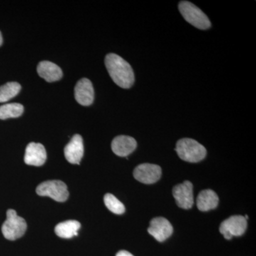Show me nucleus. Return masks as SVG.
Segmentation results:
<instances>
[{
  "instance_id": "dca6fc26",
  "label": "nucleus",
  "mask_w": 256,
  "mask_h": 256,
  "mask_svg": "<svg viewBox=\"0 0 256 256\" xmlns=\"http://www.w3.org/2000/svg\"><path fill=\"white\" fill-rule=\"evenodd\" d=\"M80 224L75 220H68L57 224L55 227V233L62 238H72L78 236Z\"/></svg>"
},
{
  "instance_id": "6ab92c4d",
  "label": "nucleus",
  "mask_w": 256,
  "mask_h": 256,
  "mask_svg": "<svg viewBox=\"0 0 256 256\" xmlns=\"http://www.w3.org/2000/svg\"><path fill=\"white\" fill-rule=\"evenodd\" d=\"M104 203L108 210L114 214H122L126 212L124 204L111 194H106L104 196Z\"/></svg>"
},
{
  "instance_id": "9d476101",
  "label": "nucleus",
  "mask_w": 256,
  "mask_h": 256,
  "mask_svg": "<svg viewBox=\"0 0 256 256\" xmlns=\"http://www.w3.org/2000/svg\"><path fill=\"white\" fill-rule=\"evenodd\" d=\"M84 153L82 138L80 134H75L64 148V156L66 159L70 164H80Z\"/></svg>"
},
{
  "instance_id": "4468645a",
  "label": "nucleus",
  "mask_w": 256,
  "mask_h": 256,
  "mask_svg": "<svg viewBox=\"0 0 256 256\" xmlns=\"http://www.w3.org/2000/svg\"><path fill=\"white\" fill-rule=\"evenodd\" d=\"M37 72L38 75L47 82H57L63 76L60 67L48 60L40 62L37 66Z\"/></svg>"
},
{
  "instance_id": "f8f14e48",
  "label": "nucleus",
  "mask_w": 256,
  "mask_h": 256,
  "mask_svg": "<svg viewBox=\"0 0 256 256\" xmlns=\"http://www.w3.org/2000/svg\"><path fill=\"white\" fill-rule=\"evenodd\" d=\"M75 98L82 106L92 105L94 100V89L89 79L82 78L77 82L75 86Z\"/></svg>"
},
{
  "instance_id": "2eb2a0df",
  "label": "nucleus",
  "mask_w": 256,
  "mask_h": 256,
  "mask_svg": "<svg viewBox=\"0 0 256 256\" xmlns=\"http://www.w3.org/2000/svg\"><path fill=\"white\" fill-rule=\"evenodd\" d=\"M218 204V195L213 190H206L200 192L196 200V205L202 212L214 210Z\"/></svg>"
},
{
  "instance_id": "f3484780",
  "label": "nucleus",
  "mask_w": 256,
  "mask_h": 256,
  "mask_svg": "<svg viewBox=\"0 0 256 256\" xmlns=\"http://www.w3.org/2000/svg\"><path fill=\"white\" fill-rule=\"evenodd\" d=\"M24 107L20 104H9L0 106V119L15 118L22 114Z\"/></svg>"
},
{
  "instance_id": "20e7f679",
  "label": "nucleus",
  "mask_w": 256,
  "mask_h": 256,
  "mask_svg": "<svg viewBox=\"0 0 256 256\" xmlns=\"http://www.w3.org/2000/svg\"><path fill=\"white\" fill-rule=\"evenodd\" d=\"M26 220L18 216L16 210H9L6 212V220L2 226V232L5 238L14 240L21 238L26 232Z\"/></svg>"
},
{
  "instance_id": "6e6552de",
  "label": "nucleus",
  "mask_w": 256,
  "mask_h": 256,
  "mask_svg": "<svg viewBox=\"0 0 256 256\" xmlns=\"http://www.w3.org/2000/svg\"><path fill=\"white\" fill-rule=\"evenodd\" d=\"M176 204L184 210H190L194 204L193 185L188 181L176 185L172 190Z\"/></svg>"
},
{
  "instance_id": "39448f33",
  "label": "nucleus",
  "mask_w": 256,
  "mask_h": 256,
  "mask_svg": "<svg viewBox=\"0 0 256 256\" xmlns=\"http://www.w3.org/2000/svg\"><path fill=\"white\" fill-rule=\"evenodd\" d=\"M36 192L40 196H48L58 202L66 201L69 196L66 184L60 180L44 182L37 186Z\"/></svg>"
},
{
  "instance_id": "9b49d317",
  "label": "nucleus",
  "mask_w": 256,
  "mask_h": 256,
  "mask_svg": "<svg viewBox=\"0 0 256 256\" xmlns=\"http://www.w3.org/2000/svg\"><path fill=\"white\" fill-rule=\"evenodd\" d=\"M24 160L26 164L42 166L46 160V152L44 146L40 143H30L26 146Z\"/></svg>"
},
{
  "instance_id": "aec40b11",
  "label": "nucleus",
  "mask_w": 256,
  "mask_h": 256,
  "mask_svg": "<svg viewBox=\"0 0 256 256\" xmlns=\"http://www.w3.org/2000/svg\"><path fill=\"white\" fill-rule=\"evenodd\" d=\"M116 256H134L130 252H127V250H120L116 254Z\"/></svg>"
},
{
  "instance_id": "7ed1b4c3",
  "label": "nucleus",
  "mask_w": 256,
  "mask_h": 256,
  "mask_svg": "<svg viewBox=\"0 0 256 256\" xmlns=\"http://www.w3.org/2000/svg\"><path fill=\"white\" fill-rule=\"evenodd\" d=\"M178 10L184 20L198 30H208L212 26L210 18L196 5L188 1H182Z\"/></svg>"
},
{
  "instance_id": "a211bd4d",
  "label": "nucleus",
  "mask_w": 256,
  "mask_h": 256,
  "mask_svg": "<svg viewBox=\"0 0 256 256\" xmlns=\"http://www.w3.org/2000/svg\"><path fill=\"white\" fill-rule=\"evenodd\" d=\"M21 85L18 82H6L0 86V102H5L13 98L21 90Z\"/></svg>"
},
{
  "instance_id": "f257e3e1",
  "label": "nucleus",
  "mask_w": 256,
  "mask_h": 256,
  "mask_svg": "<svg viewBox=\"0 0 256 256\" xmlns=\"http://www.w3.org/2000/svg\"><path fill=\"white\" fill-rule=\"evenodd\" d=\"M105 64L109 75L114 84L122 88H130L134 82L132 67L122 57L116 54H108L106 56Z\"/></svg>"
},
{
  "instance_id": "f03ea898",
  "label": "nucleus",
  "mask_w": 256,
  "mask_h": 256,
  "mask_svg": "<svg viewBox=\"0 0 256 256\" xmlns=\"http://www.w3.org/2000/svg\"><path fill=\"white\" fill-rule=\"evenodd\" d=\"M176 153L180 158L188 162L196 163L204 159L206 150L202 144L190 138H183L176 142Z\"/></svg>"
},
{
  "instance_id": "ddd939ff",
  "label": "nucleus",
  "mask_w": 256,
  "mask_h": 256,
  "mask_svg": "<svg viewBox=\"0 0 256 256\" xmlns=\"http://www.w3.org/2000/svg\"><path fill=\"white\" fill-rule=\"evenodd\" d=\"M137 148V142L132 137L119 136L114 138L111 144V148L116 156H127Z\"/></svg>"
},
{
  "instance_id": "423d86ee",
  "label": "nucleus",
  "mask_w": 256,
  "mask_h": 256,
  "mask_svg": "<svg viewBox=\"0 0 256 256\" xmlns=\"http://www.w3.org/2000/svg\"><path fill=\"white\" fill-rule=\"evenodd\" d=\"M247 228V220L242 216H232L220 224V232L227 240L240 236Z\"/></svg>"
},
{
  "instance_id": "0eeeda50",
  "label": "nucleus",
  "mask_w": 256,
  "mask_h": 256,
  "mask_svg": "<svg viewBox=\"0 0 256 256\" xmlns=\"http://www.w3.org/2000/svg\"><path fill=\"white\" fill-rule=\"evenodd\" d=\"M162 169L156 164L144 163L138 165L133 172V176L140 182L151 184L156 182L161 178Z\"/></svg>"
},
{
  "instance_id": "412c9836",
  "label": "nucleus",
  "mask_w": 256,
  "mask_h": 256,
  "mask_svg": "<svg viewBox=\"0 0 256 256\" xmlns=\"http://www.w3.org/2000/svg\"><path fill=\"white\" fill-rule=\"evenodd\" d=\"M3 40H2V36L1 32H0V46H2V44Z\"/></svg>"
},
{
  "instance_id": "1a4fd4ad",
  "label": "nucleus",
  "mask_w": 256,
  "mask_h": 256,
  "mask_svg": "<svg viewBox=\"0 0 256 256\" xmlns=\"http://www.w3.org/2000/svg\"><path fill=\"white\" fill-rule=\"evenodd\" d=\"M148 233L158 242H163L173 233V227L168 220L163 217H156L151 220Z\"/></svg>"
}]
</instances>
